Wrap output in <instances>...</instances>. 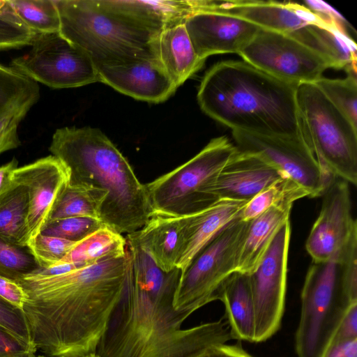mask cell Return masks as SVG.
I'll list each match as a JSON object with an SVG mask.
<instances>
[{
	"label": "cell",
	"instance_id": "cell-1",
	"mask_svg": "<svg viewBox=\"0 0 357 357\" xmlns=\"http://www.w3.org/2000/svg\"><path fill=\"white\" fill-rule=\"evenodd\" d=\"M123 295L96 354L100 357H190L233 340L225 317L183 328L174 298L181 275L162 271L132 235Z\"/></svg>",
	"mask_w": 357,
	"mask_h": 357
},
{
	"label": "cell",
	"instance_id": "cell-2",
	"mask_svg": "<svg viewBox=\"0 0 357 357\" xmlns=\"http://www.w3.org/2000/svg\"><path fill=\"white\" fill-rule=\"evenodd\" d=\"M124 257L57 275H27L17 282L26 294L22 307L30 341L52 357L96 353L126 288Z\"/></svg>",
	"mask_w": 357,
	"mask_h": 357
},
{
	"label": "cell",
	"instance_id": "cell-3",
	"mask_svg": "<svg viewBox=\"0 0 357 357\" xmlns=\"http://www.w3.org/2000/svg\"><path fill=\"white\" fill-rule=\"evenodd\" d=\"M49 150L66 168L69 184L106 192L100 212V220L106 227L121 234H130L141 229L153 215L145 184L99 129L58 128Z\"/></svg>",
	"mask_w": 357,
	"mask_h": 357
},
{
	"label": "cell",
	"instance_id": "cell-4",
	"mask_svg": "<svg viewBox=\"0 0 357 357\" xmlns=\"http://www.w3.org/2000/svg\"><path fill=\"white\" fill-rule=\"evenodd\" d=\"M296 86L245 61H225L206 72L197 101L206 115L231 130L297 135Z\"/></svg>",
	"mask_w": 357,
	"mask_h": 357
},
{
	"label": "cell",
	"instance_id": "cell-5",
	"mask_svg": "<svg viewBox=\"0 0 357 357\" xmlns=\"http://www.w3.org/2000/svg\"><path fill=\"white\" fill-rule=\"evenodd\" d=\"M59 33L82 50L96 68L155 59L159 33L117 13L102 0H56Z\"/></svg>",
	"mask_w": 357,
	"mask_h": 357
},
{
	"label": "cell",
	"instance_id": "cell-6",
	"mask_svg": "<svg viewBox=\"0 0 357 357\" xmlns=\"http://www.w3.org/2000/svg\"><path fill=\"white\" fill-rule=\"evenodd\" d=\"M357 303V248L339 259L312 261L301 295L297 357H322L342 318Z\"/></svg>",
	"mask_w": 357,
	"mask_h": 357
},
{
	"label": "cell",
	"instance_id": "cell-7",
	"mask_svg": "<svg viewBox=\"0 0 357 357\" xmlns=\"http://www.w3.org/2000/svg\"><path fill=\"white\" fill-rule=\"evenodd\" d=\"M198 11L235 15L260 29L287 36L324 57L332 68L356 65V45L347 31L305 6L264 1H196Z\"/></svg>",
	"mask_w": 357,
	"mask_h": 357
},
{
	"label": "cell",
	"instance_id": "cell-8",
	"mask_svg": "<svg viewBox=\"0 0 357 357\" xmlns=\"http://www.w3.org/2000/svg\"><path fill=\"white\" fill-rule=\"evenodd\" d=\"M298 132L333 177L357 184V128L312 83L296 89Z\"/></svg>",
	"mask_w": 357,
	"mask_h": 357
},
{
	"label": "cell",
	"instance_id": "cell-9",
	"mask_svg": "<svg viewBox=\"0 0 357 357\" xmlns=\"http://www.w3.org/2000/svg\"><path fill=\"white\" fill-rule=\"evenodd\" d=\"M236 151L227 137H215L186 162L145 184L153 213L185 216L211 206L206 186Z\"/></svg>",
	"mask_w": 357,
	"mask_h": 357
},
{
	"label": "cell",
	"instance_id": "cell-10",
	"mask_svg": "<svg viewBox=\"0 0 357 357\" xmlns=\"http://www.w3.org/2000/svg\"><path fill=\"white\" fill-rule=\"evenodd\" d=\"M248 225L240 216L221 229L181 274L173 301L188 317L217 300L218 291L236 271L239 250Z\"/></svg>",
	"mask_w": 357,
	"mask_h": 357
},
{
	"label": "cell",
	"instance_id": "cell-11",
	"mask_svg": "<svg viewBox=\"0 0 357 357\" xmlns=\"http://www.w3.org/2000/svg\"><path fill=\"white\" fill-rule=\"evenodd\" d=\"M29 47L10 66L37 84L68 89L99 82L90 57L59 33H36Z\"/></svg>",
	"mask_w": 357,
	"mask_h": 357
},
{
	"label": "cell",
	"instance_id": "cell-12",
	"mask_svg": "<svg viewBox=\"0 0 357 357\" xmlns=\"http://www.w3.org/2000/svg\"><path fill=\"white\" fill-rule=\"evenodd\" d=\"M243 61L284 82L314 83L332 68L321 55L291 38L260 29L238 54Z\"/></svg>",
	"mask_w": 357,
	"mask_h": 357
},
{
	"label": "cell",
	"instance_id": "cell-13",
	"mask_svg": "<svg viewBox=\"0 0 357 357\" xmlns=\"http://www.w3.org/2000/svg\"><path fill=\"white\" fill-rule=\"evenodd\" d=\"M290 220L280 227L258 266L248 274L255 312V342L279 330L285 305Z\"/></svg>",
	"mask_w": 357,
	"mask_h": 357
},
{
	"label": "cell",
	"instance_id": "cell-14",
	"mask_svg": "<svg viewBox=\"0 0 357 357\" xmlns=\"http://www.w3.org/2000/svg\"><path fill=\"white\" fill-rule=\"evenodd\" d=\"M236 148L256 153L287 175L309 193L321 197L333 177L297 135H262L232 130Z\"/></svg>",
	"mask_w": 357,
	"mask_h": 357
},
{
	"label": "cell",
	"instance_id": "cell-15",
	"mask_svg": "<svg viewBox=\"0 0 357 357\" xmlns=\"http://www.w3.org/2000/svg\"><path fill=\"white\" fill-rule=\"evenodd\" d=\"M305 243L312 261L339 259L357 245V222L351 211L349 183L334 178Z\"/></svg>",
	"mask_w": 357,
	"mask_h": 357
},
{
	"label": "cell",
	"instance_id": "cell-16",
	"mask_svg": "<svg viewBox=\"0 0 357 357\" xmlns=\"http://www.w3.org/2000/svg\"><path fill=\"white\" fill-rule=\"evenodd\" d=\"M286 176L259 155L237 149L208 182L205 195L210 205L220 200L248 202L265 188Z\"/></svg>",
	"mask_w": 357,
	"mask_h": 357
},
{
	"label": "cell",
	"instance_id": "cell-17",
	"mask_svg": "<svg viewBox=\"0 0 357 357\" xmlns=\"http://www.w3.org/2000/svg\"><path fill=\"white\" fill-rule=\"evenodd\" d=\"M185 26L197 56L206 60L218 54H239L260 28L241 17L213 11L190 15Z\"/></svg>",
	"mask_w": 357,
	"mask_h": 357
},
{
	"label": "cell",
	"instance_id": "cell-18",
	"mask_svg": "<svg viewBox=\"0 0 357 357\" xmlns=\"http://www.w3.org/2000/svg\"><path fill=\"white\" fill-rule=\"evenodd\" d=\"M12 178L27 190L31 238L40 234L48 222L54 204L68 181V175L63 164L50 155L16 168Z\"/></svg>",
	"mask_w": 357,
	"mask_h": 357
},
{
	"label": "cell",
	"instance_id": "cell-19",
	"mask_svg": "<svg viewBox=\"0 0 357 357\" xmlns=\"http://www.w3.org/2000/svg\"><path fill=\"white\" fill-rule=\"evenodd\" d=\"M97 70L100 82L142 101L164 102L177 89L156 59L100 66Z\"/></svg>",
	"mask_w": 357,
	"mask_h": 357
},
{
	"label": "cell",
	"instance_id": "cell-20",
	"mask_svg": "<svg viewBox=\"0 0 357 357\" xmlns=\"http://www.w3.org/2000/svg\"><path fill=\"white\" fill-rule=\"evenodd\" d=\"M188 215L153 213L139 230L130 233L162 271L176 268L185 242Z\"/></svg>",
	"mask_w": 357,
	"mask_h": 357
},
{
	"label": "cell",
	"instance_id": "cell-21",
	"mask_svg": "<svg viewBox=\"0 0 357 357\" xmlns=\"http://www.w3.org/2000/svg\"><path fill=\"white\" fill-rule=\"evenodd\" d=\"M247 203L220 200L198 213L188 215L184 250L176 265L181 274L221 229L240 216Z\"/></svg>",
	"mask_w": 357,
	"mask_h": 357
},
{
	"label": "cell",
	"instance_id": "cell-22",
	"mask_svg": "<svg viewBox=\"0 0 357 357\" xmlns=\"http://www.w3.org/2000/svg\"><path fill=\"white\" fill-rule=\"evenodd\" d=\"M152 48L155 59L177 88L205 61L196 54L184 23L160 31L153 40Z\"/></svg>",
	"mask_w": 357,
	"mask_h": 357
},
{
	"label": "cell",
	"instance_id": "cell-23",
	"mask_svg": "<svg viewBox=\"0 0 357 357\" xmlns=\"http://www.w3.org/2000/svg\"><path fill=\"white\" fill-rule=\"evenodd\" d=\"M217 300L225 305L232 339L255 342V312L248 275L233 273L220 287Z\"/></svg>",
	"mask_w": 357,
	"mask_h": 357
},
{
	"label": "cell",
	"instance_id": "cell-24",
	"mask_svg": "<svg viewBox=\"0 0 357 357\" xmlns=\"http://www.w3.org/2000/svg\"><path fill=\"white\" fill-rule=\"evenodd\" d=\"M292 206L271 208L248 221L236 271L248 275L258 266L280 227L289 220Z\"/></svg>",
	"mask_w": 357,
	"mask_h": 357
},
{
	"label": "cell",
	"instance_id": "cell-25",
	"mask_svg": "<svg viewBox=\"0 0 357 357\" xmlns=\"http://www.w3.org/2000/svg\"><path fill=\"white\" fill-rule=\"evenodd\" d=\"M102 2L113 10L157 33L185 23L194 13L190 0H102Z\"/></svg>",
	"mask_w": 357,
	"mask_h": 357
},
{
	"label": "cell",
	"instance_id": "cell-26",
	"mask_svg": "<svg viewBox=\"0 0 357 357\" xmlns=\"http://www.w3.org/2000/svg\"><path fill=\"white\" fill-rule=\"evenodd\" d=\"M29 201L26 188L13 181L0 196V238L15 245L27 246Z\"/></svg>",
	"mask_w": 357,
	"mask_h": 357
},
{
	"label": "cell",
	"instance_id": "cell-27",
	"mask_svg": "<svg viewBox=\"0 0 357 357\" xmlns=\"http://www.w3.org/2000/svg\"><path fill=\"white\" fill-rule=\"evenodd\" d=\"M126 253V237L104 226L76 243L61 261L75 263L84 268L102 261L124 257Z\"/></svg>",
	"mask_w": 357,
	"mask_h": 357
},
{
	"label": "cell",
	"instance_id": "cell-28",
	"mask_svg": "<svg viewBox=\"0 0 357 357\" xmlns=\"http://www.w3.org/2000/svg\"><path fill=\"white\" fill-rule=\"evenodd\" d=\"M106 197L107 193L102 190L70 185L68 182L54 204L48 222L74 217L100 220L101 208Z\"/></svg>",
	"mask_w": 357,
	"mask_h": 357
},
{
	"label": "cell",
	"instance_id": "cell-29",
	"mask_svg": "<svg viewBox=\"0 0 357 357\" xmlns=\"http://www.w3.org/2000/svg\"><path fill=\"white\" fill-rule=\"evenodd\" d=\"M309 197L308 192L289 176L275 181L250 200L243 208L240 218L250 221L266 210L291 204L301 198Z\"/></svg>",
	"mask_w": 357,
	"mask_h": 357
},
{
	"label": "cell",
	"instance_id": "cell-30",
	"mask_svg": "<svg viewBox=\"0 0 357 357\" xmlns=\"http://www.w3.org/2000/svg\"><path fill=\"white\" fill-rule=\"evenodd\" d=\"M20 19L36 33H59L56 0H9Z\"/></svg>",
	"mask_w": 357,
	"mask_h": 357
},
{
	"label": "cell",
	"instance_id": "cell-31",
	"mask_svg": "<svg viewBox=\"0 0 357 357\" xmlns=\"http://www.w3.org/2000/svg\"><path fill=\"white\" fill-rule=\"evenodd\" d=\"M328 100L357 128L356 73L344 79L321 77L313 83Z\"/></svg>",
	"mask_w": 357,
	"mask_h": 357
},
{
	"label": "cell",
	"instance_id": "cell-32",
	"mask_svg": "<svg viewBox=\"0 0 357 357\" xmlns=\"http://www.w3.org/2000/svg\"><path fill=\"white\" fill-rule=\"evenodd\" d=\"M38 84L10 66L0 63V114L30 100H38Z\"/></svg>",
	"mask_w": 357,
	"mask_h": 357
},
{
	"label": "cell",
	"instance_id": "cell-33",
	"mask_svg": "<svg viewBox=\"0 0 357 357\" xmlns=\"http://www.w3.org/2000/svg\"><path fill=\"white\" fill-rule=\"evenodd\" d=\"M41 268L27 246L15 245L0 238V276L17 282Z\"/></svg>",
	"mask_w": 357,
	"mask_h": 357
},
{
	"label": "cell",
	"instance_id": "cell-34",
	"mask_svg": "<svg viewBox=\"0 0 357 357\" xmlns=\"http://www.w3.org/2000/svg\"><path fill=\"white\" fill-rule=\"evenodd\" d=\"M36 34L20 19L9 0H0V51L30 46Z\"/></svg>",
	"mask_w": 357,
	"mask_h": 357
},
{
	"label": "cell",
	"instance_id": "cell-35",
	"mask_svg": "<svg viewBox=\"0 0 357 357\" xmlns=\"http://www.w3.org/2000/svg\"><path fill=\"white\" fill-rule=\"evenodd\" d=\"M104 226L98 219L74 217L49 221L40 234L77 243Z\"/></svg>",
	"mask_w": 357,
	"mask_h": 357
},
{
	"label": "cell",
	"instance_id": "cell-36",
	"mask_svg": "<svg viewBox=\"0 0 357 357\" xmlns=\"http://www.w3.org/2000/svg\"><path fill=\"white\" fill-rule=\"evenodd\" d=\"M75 244V242L40 233L30 238L27 247L40 267L47 268L60 262Z\"/></svg>",
	"mask_w": 357,
	"mask_h": 357
},
{
	"label": "cell",
	"instance_id": "cell-37",
	"mask_svg": "<svg viewBox=\"0 0 357 357\" xmlns=\"http://www.w3.org/2000/svg\"><path fill=\"white\" fill-rule=\"evenodd\" d=\"M37 102L30 100L19 103L0 114V155L20 146L19 125Z\"/></svg>",
	"mask_w": 357,
	"mask_h": 357
},
{
	"label": "cell",
	"instance_id": "cell-38",
	"mask_svg": "<svg viewBox=\"0 0 357 357\" xmlns=\"http://www.w3.org/2000/svg\"><path fill=\"white\" fill-rule=\"evenodd\" d=\"M0 326L30 342L29 332L22 310L0 298Z\"/></svg>",
	"mask_w": 357,
	"mask_h": 357
},
{
	"label": "cell",
	"instance_id": "cell-39",
	"mask_svg": "<svg viewBox=\"0 0 357 357\" xmlns=\"http://www.w3.org/2000/svg\"><path fill=\"white\" fill-rule=\"evenodd\" d=\"M36 351L32 344L0 326V354L29 356L34 355Z\"/></svg>",
	"mask_w": 357,
	"mask_h": 357
},
{
	"label": "cell",
	"instance_id": "cell-40",
	"mask_svg": "<svg viewBox=\"0 0 357 357\" xmlns=\"http://www.w3.org/2000/svg\"><path fill=\"white\" fill-rule=\"evenodd\" d=\"M354 339H357V303L351 305L347 310L338 324L331 342Z\"/></svg>",
	"mask_w": 357,
	"mask_h": 357
},
{
	"label": "cell",
	"instance_id": "cell-41",
	"mask_svg": "<svg viewBox=\"0 0 357 357\" xmlns=\"http://www.w3.org/2000/svg\"><path fill=\"white\" fill-rule=\"evenodd\" d=\"M0 298L22 310L26 301V294L17 282L0 276Z\"/></svg>",
	"mask_w": 357,
	"mask_h": 357
},
{
	"label": "cell",
	"instance_id": "cell-42",
	"mask_svg": "<svg viewBox=\"0 0 357 357\" xmlns=\"http://www.w3.org/2000/svg\"><path fill=\"white\" fill-rule=\"evenodd\" d=\"M190 357H254L248 353L239 343L222 344L209 347Z\"/></svg>",
	"mask_w": 357,
	"mask_h": 357
},
{
	"label": "cell",
	"instance_id": "cell-43",
	"mask_svg": "<svg viewBox=\"0 0 357 357\" xmlns=\"http://www.w3.org/2000/svg\"><path fill=\"white\" fill-rule=\"evenodd\" d=\"M322 357H357V339L331 342Z\"/></svg>",
	"mask_w": 357,
	"mask_h": 357
},
{
	"label": "cell",
	"instance_id": "cell-44",
	"mask_svg": "<svg viewBox=\"0 0 357 357\" xmlns=\"http://www.w3.org/2000/svg\"><path fill=\"white\" fill-rule=\"evenodd\" d=\"M18 167V161L13 158L0 167V196L7 190L13 183L12 174Z\"/></svg>",
	"mask_w": 357,
	"mask_h": 357
},
{
	"label": "cell",
	"instance_id": "cell-45",
	"mask_svg": "<svg viewBox=\"0 0 357 357\" xmlns=\"http://www.w3.org/2000/svg\"><path fill=\"white\" fill-rule=\"evenodd\" d=\"M79 357H100V356L98 354H96V353H92V354H87V355H85L83 356H79Z\"/></svg>",
	"mask_w": 357,
	"mask_h": 357
},
{
	"label": "cell",
	"instance_id": "cell-46",
	"mask_svg": "<svg viewBox=\"0 0 357 357\" xmlns=\"http://www.w3.org/2000/svg\"><path fill=\"white\" fill-rule=\"evenodd\" d=\"M24 357H37V356H36L35 355H31V356H24Z\"/></svg>",
	"mask_w": 357,
	"mask_h": 357
},
{
	"label": "cell",
	"instance_id": "cell-47",
	"mask_svg": "<svg viewBox=\"0 0 357 357\" xmlns=\"http://www.w3.org/2000/svg\"><path fill=\"white\" fill-rule=\"evenodd\" d=\"M37 357H43V356H37Z\"/></svg>",
	"mask_w": 357,
	"mask_h": 357
},
{
	"label": "cell",
	"instance_id": "cell-48",
	"mask_svg": "<svg viewBox=\"0 0 357 357\" xmlns=\"http://www.w3.org/2000/svg\"><path fill=\"white\" fill-rule=\"evenodd\" d=\"M43 357H45V356H43Z\"/></svg>",
	"mask_w": 357,
	"mask_h": 357
}]
</instances>
